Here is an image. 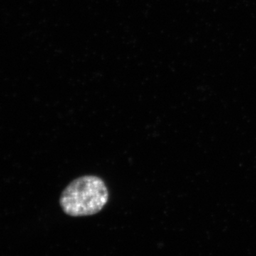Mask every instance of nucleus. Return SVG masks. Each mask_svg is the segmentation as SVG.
Here are the masks:
<instances>
[{"instance_id": "obj_1", "label": "nucleus", "mask_w": 256, "mask_h": 256, "mask_svg": "<svg viewBox=\"0 0 256 256\" xmlns=\"http://www.w3.org/2000/svg\"><path fill=\"white\" fill-rule=\"evenodd\" d=\"M109 193L98 176H82L74 180L62 192L60 206L66 214L86 216L99 213L108 202Z\"/></svg>"}]
</instances>
